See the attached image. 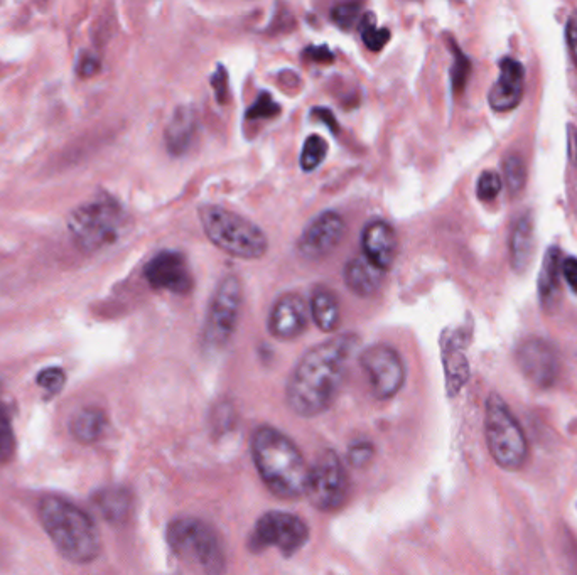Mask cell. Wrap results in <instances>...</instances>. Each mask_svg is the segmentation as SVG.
Here are the masks:
<instances>
[{
    "label": "cell",
    "mask_w": 577,
    "mask_h": 575,
    "mask_svg": "<svg viewBox=\"0 0 577 575\" xmlns=\"http://www.w3.org/2000/svg\"><path fill=\"white\" fill-rule=\"evenodd\" d=\"M355 334H338L302 356L287 382L286 400L299 417H316L335 404L355 350Z\"/></svg>",
    "instance_id": "6da1fadb"
},
{
    "label": "cell",
    "mask_w": 577,
    "mask_h": 575,
    "mask_svg": "<svg viewBox=\"0 0 577 575\" xmlns=\"http://www.w3.org/2000/svg\"><path fill=\"white\" fill-rule=\"evenodd\" d=\"M383 274L385 270L378 269L367 257L351 258L345 267V282L356 296L370 297L382 287Z\"/></svg>",
    "instance_id": "ffe728a7"
},
{
    "label": "cell",
    "mask_w": 577,
    "mask_h": 575,
    "mask_svg": "<svg viewBox=\"0 0 577 575\" xmlns=\"http://www.w3.org/2000/svg\"><path fill=\"white\" fill-rule=\"evenodd\" d=\"M373 457V446L367 441H358L350 447L348 451V461H350L351 466L355 468H363L367 466Z\"/></svg>",
    "instance_id": "e575fe53"
},
{
    "label": "cell",
    "mask_w": 577,
    "mask_h": 575,
    "mask_svg": "<svg viewBox=\"0 0 577 575\" xmlns=\"http://www.w3.org/2000/svg\"><path fill=\"white\" fill-rule=\"evenodd\" d=\"M97 70H98V63L97 61H95V58H93V56H85V58L81 60L80 68H78V71H80L81 76L95 75V73H97Z\"/></svg>",
    "instance_id": "f35d334b"
},
{
    "label": "cell",
    "mask_w": 577,
    "mask_h": 575,
    "mask_svg": "<svg viewBox=\"0 0 577 575\" xmlns=\"http://www.w3.org/2000/svg\"><path fill=\"white\" fill-rule=\"evenodd\" d=\"M107 429V415L100 409H83L71 420V432L83 444L97 442Z\"/></svg>",
    "instance_id": "603a6c76"
},
{
    "label": "cell",
    "mask_w": 577,
    "mask_h": 575,
    "mask_svg": "<svg viewBox=\"0 0 577 575\" xmlns=\"http://www.w3.org/2000/svg\"><path fill=\"white\" fill-rule=\"evenodd\" d=\"M358 17H360V6L355 4V2L340 4V6H336L335 9L331 11V19H333L336 26L343 29V31H348V29L355 26Z\"/></svg>",
    "instance_id": "4dcf8cb0"
},
{
    "label": "cell",
    "mask_w": 577,
    "mask_h": 575,
    "mask_svg": "<svg viewBox=\"0 0 577 575\" xmlns=\"http://www.w3.org/2000/svg\"><path fill=\"white\" fill-rule=\"evenodd\" d=\"M309 501L321 511L340 510L350 496V476L335 451H323L311 468Z\"/></svg>",
    "instance_id": "9c48e42d"
},
{
    "label": "cell",
    "mask_w": 577,
    "mask_h": 575,
    "mask_svg": "<svg viewBox=\"0 0 577 575\" xmlns=\"http://www.w3.org/2000/svg\"><path fill=\"white\" fill-rule=\"evenodd\" d=\"M562 275L566 279L567 284L571 287L572 291L577 294V258L576 257H566L562 258Z\"/></svg>",
    "instance_id": "8d00e7d4"
},
{
    "label": "cell",
    "mask_w": 577,
    "mask_h": 575,
    "mask_svg": "<svg viewBox=\"0 0 577 575\" xmlns=\"http://www.w3.org/2000/svg\"><path fill=\"white\" fill-rule=\"evenodd\" d=\"M281 107L277 105L272 97H270L269 93H260V97L257 98V102L249 108V112H247V119L250 120H259V119H272V117H276L277 113H279Z\"/></svg>",
    "instance_id": "d6a6232c"
},
{
    "label": "cell",
    "mask_w": 577,
    "mask_h": 575,
    "mask_svg": "<svg viewBox=\"0 0 577 575\" xmlns=\"http://www.w3.org/2000/svg\"><path fill=\"white\" fill-rule=\"evenodd\" d=\"M562 269V252L559 247H549L545 252L544 262L539 275V296L544 307H549L556 302L559 294V275Z\"/></svg>",
    "instance_id": "7402d4cb"
},
{
    "label": "cell",
    "mask_w": 577,
    "mask_h": 575,
    "mask_svg": "<svg viewBox=\"0 0 577 575\" xmlns=\"http://www.w3.org/2000/svg\"><path fill=\"white\" fill-rule=\"evenodd\" d=\"M362 248L365 257L378 269L389 270L394 265L399 240L392 225L387 221H370L362 233Z\"/></svg>",
    "instance_id": "e0dca14e"
},
{
    "label": "cell",
    "mask_w": 577,
    "mask_h": 575,
    "mask_svg": "<svg viewBox=\"0 0 577 575\" xmlns=\"http://www.w3.org/2000/svg\"><path fill=\"white\" fill-rule=\"evenodd\" d=\"M124 223V210L119 203L102 196L76 208L68 218V230L78 247L87 252H97L120 237Z\"/></svg>",
    "instance_id": "52a82bcc"
},
{
    "label": "cell",
    "mask_w": 577,
    "mask_h": 575,
    "mask_svg": "<svg viewBox=\"0 0 577 575\" xmlns=\"http://www.w3.org/2000/svg\"><path fill=\"white\" fill-rule=\"evenodd\" d=\"M308 54H311V58L316 61H328L333 60V54L329 51L326 46H321V48H311L308 49Z\"/></svg>",
    "instance_id": "b9f144b4"
},
{
    "label": "cell",
    "mask_w": 577,
    "mask_h": 575,
    "mask_svg": "<svg viewBox=\"0 0 577 575\" xmlns=\"http://www.w3.org/2000/svg\"><path fill=\"white\" fill-rule=\"evenodd\" d=\"M362 39L365 46H367L373 53H378L385 48V44L390 41V31L385 27H377L373 22H365L362 29Z\"/></svg>",
    "instance_id": "f1b7e54d"
},
{
    "label": "cell",
    "mask_w": 577,
    "mask_h": 575,
    "mask_svg": "<svg viewBox=\"0 0 577 575\" xmlns=\"http://www.w3.org/2000/svg\"><path fill=\"white\" fill-rule=\"evenodd\" d=\"M66 382L65 371L61 368H48L38 375L39 387L44 388L49 395L60 392Z\"/></svg>",
    "instance_id": "836d02e7"
},
{
    "label": "cell",
    "mask_w": 577,
    "mask_h": 575,
    "mask_svg": "<svg viewBox=\"0 0 577 575\" xmlns=\"http://www.w3.org/2000/svg\"><path fill=\"white\" fill-rule=\"evenodd\" d=\"M313 115H318V117H321V119L326 122V125H328L329 129L333 130V132H336L335 115H333V112H329L328 108H314Z\"/></svg>",
    "instance_id": "60d3db41"
},
{
    "label": "cell",
    "mask_w": 577,
    "mask_h": 575,
    "mask_svg": "<svg viewBox=\"0 0 577 575\" xmlns=\"http://www.w3.org/2000/svg\"><path fill=\"white\" fill-rule=\"evenodd\" d=\"M503 174H505V183L508 191L512 196L522 193L527 183V167L525 161L517 152H508L503 159Z\"/></svg>",
    "instance_id": "484cf974"
},
{
    "label": "cell",
    "mask_w": 577,
    "mask_h": 575,
    "mask_svg": "<svg viewBox=\"0 0 577 575\" xmlns=\"http://www.w3.org/2000/svg\"><path fill=\"white\" fill-rule=\"evenodd\" d=\"M463 344L451 343L449 344L448 353H446V373H448V387L451 393L458 392L459 388L463 387L468 375H470V368H468V361L466 356L459 351Z\"/></svg>",
    "instance_id": "d4e9b609"
},
{
    "label": "cell",
    "mask_w": 577,
    "mask_h": 575,
    "mask_svg": "<svg viewBox=\"0 0 577 575\" xmlns=\"http://www.w3.org/2000/svg\"><path fill=\"white\" fill-rule=\"evenodd\" d=\"M147 282L157 291L188 294L193 289V275L183 253L164 250L149 260L144 269Z\"/></svg>",
    "instance_id": "5bb4252c"
},
{
    "label": "cell",
    "mask_w": 577,
    "mask_h": 575,
    "mask_svg": "<svg viewBox=\"0 0 577 575\" xmlns=\"http://www.w3.org/2000/svg\"><path fill=\"white\" fill-rule=\"evenodd\" d=\"M534 230L532 213H524L513 225L510 235V265L517 274L525 272L534 257Z\"/></svg>",
    "instance_id": "ac0fdd59"
},
{
    "label": "cell",
    "mask_w": 577,
    "mask_h": 575,
    "mask_svg": "<svg viewBox=\"0 0 577 575\" xmlns=\"http://www.w3.org/2000/svg\"><path fill=\"white\" fill-rule=\"evenodd\" d=\"M328 156V142L321 135H309L301 152L302 171L311 172L318 169Z\"/></svg>",
    "instance_id": "4316f807"
},
{
    "label": "cell",
    "mask_w": 577,
    "mask_h": 575,
    "mask_svg": "<svg viewBox=\"0 0 577 575\" xmlns=\"http://www.w3.org/2000/svg\"><path fill=\"white\" fill-rule=\"evenodd\" d=\"M211 81H213V86H215L218 102L225 103L228 97V76L223 66H218V71H216V75L211 78Z\"/></svg>",
    "instance_id": "74e56055"
},
{
    "label": "cell",
    "mask_w": 577,
    "mask_h": 575,
    "mask_svg": "<svg viewBox=\"0 0 577 575\" xmlns=\"http://www.w3.org/2000/svg\"><path fill=\"white\" fill-rule=\"evenodd\" d=\"M95 505L105 520L120 523L129 515L130 495L122 488H107L95 495Z\"/></svg>",
    "instance_id": "cb8c5ba5"
},
{
    "label": "cell",
    "mask_w": 577,
    "mask_h": 575,
    "mask_svg": "<svg viewBox=\"0 0 577 575\" xmlns=\"http://www.w3.org/2000/svg\"><path fill=\"white\" fill-rule=\"evenodd\" d=\"M311 316L324 333H333L341 323L340 299L335 292L319 285L311 297Z\"/></svg>",
    "instance_id": "44dd1931"
},
{
    "label": "cell",
    "mask_w": 577,
    "mask_h": 575,
    "mask_svg": "<svg viewBox=\"0 0 577 575\" xmlns=\"http://www.w3.org/2000/svg\"><path fill=\"white\" fill-rule=\"evenodd\" d=\"M454 58L453 71H451V78H453V88L454 93L463 92L464 86H466V81L470 78L471 73V63L463 53L461 49L454 48Z\"/></svg>",
    "instance_id": "1f68e13d"
},
{
    "label": "cell",
    "mask_w": 577,
    "mask_h": 575,
    "mask_svg": "<svg viewBox=\"0 0 577 575\" xmlns=\"http://www.w3.org/2000/svg\"><path fill=\"white\" fill-rule=\"evenodd\" d=\"M200 221L210 242L228 255L243 260H257L267 253V235L259 226L235 211L223 206H201Z\"/></svg>",
    "instance_id": "277c9868"
},
{
    "label": "cell",
    "mask_w": 577,
    "mask_h": 575,
    "mask_svg": "<svg viewBox=\"0 0 577 575\" xmlns=\"http://www.w3.org/2000/svg\"><path fill=\"white\" fill-rule=\"evenodd\" d=\"M252 456L260 478L272 495L282 500L306 496L311 466L292 439L281 430L264 425L252 441Z\"/></svg>",
    "instance_id": "7a4b0ae2"
},
{
    "label": "cell",
    "mask_w": 577,
    "mask_h": 575,
    "mask_svg": "<svg viewBox=\"0 0 577 575\" xmlns=\"http://www.w3.org/2000/svg\"><path fill=\"white\" fill-rule=\"evenodd\" d=\"M365 375L375 397L389 400L405 383V365L399 353L389 344H375L360 355Z\"/></svg>",
    "instance_id": "8fae6325"
},
{
    "label": "cell",
    "mask_w": 577,
    "mask_h": 575,
    "mask_svg": "<svg viewBox=\"0 0 577 575\" xmlns=\"http://www.w3.org/2000/svg\"><path fill=\"white\" fill-rule=\"evenodd\" d=\"M41 525L63 559L90 564L102 552V538L87 511L61 496H46L39 505Z\"/></svg>",
    "instance_id": "3957f363"
},
{
    "label": "cell",
    "mask_w": 577,
    "mask_h": 575,
    "mask_svg": "<svg viewBox=\"0 0 577 575\" xmlns=\"http://www.w3.org/2000/svg\"><path fill=\"white\" fill-rule=\"evenodd\" d=\"M566 38L572 60L577 66V11L572 12L566 24Z\"/></svg>",
    "instance_id": "d590c367"
},
{
    "label": "cell",
    "mask_w": 577,
    "mask_h": 575,
    "mask_svg": "<svg viewBox=\"0 0 577 575\" xmlns=\"http://www.w3.org/2000/svg\"><path fill=\"white\" fill-rule=\"evenodd\" d=\"M308 540L309 527L299 516L284 511H270L257 523L250 540V549L276 547L284 557H291L297 550L302 549Z\"/></svg>",
    "instance_id": "30bf717a"
},
{
    "label": "cell",
    "mask_w": 577,
    "mask_h": 575,
    "mask_svg": "<svg viewBox=\"0 0 577 575\" xmlns=\"http://www.w3.org/2000/svg\"><path fill=\"white\" fill-rule=\"evenodd\" d=\"M567 134H569V157L571 161L576 164L577 162V129L574 125L569 124L567 127Z\"/></svg>",
    "instance_id": "ab89813d"
},
{
    "label": "cell",
    "mask_w": 577,
    "mask_h": 575,
    "mask_svg": "<svg viewBox=\"0 0 577 575\" xmlns=\"http://www.w3.org/2000/svg\"><path fill=\"white\" fill-rule=\"evenodd\" d=\"M16 451V437L12 430L11 417L0 405V464L11 463Z\"/></svg>",
    "instance_id": "83f0119b"
},
{
    "label": "cell",
    "mask_w": 577,
    "mask_h": 575,
    "mask_svg": "<svg viewBox=\"0 0 577 575\" xmlns=\"http://www.w3.org/2000/svg\"><path fill=\"white\" fill-rule=\"evenodd\" d=\"M242 297V282L237 275H227L216 287L203 331L205 344L211 350L225 348L232 339L242 309Z\"/></svg>",
    "instance_id": "ba28073f"
},
{
    "label": "cell",
    "mask_w": 577,
    "mask_h": 575,
    "mask_svg": "<svg viewBox=\"0 0 577 575\" xmlns=\"http://www.w3.org/2000/svg\"><path fill=\"white\" fill-rule=\"evenodd\" d=\"M525 68L512 58L500 61V76L490 90V105L497 112H508L517 108L524 98Z\"/></svg>",
    "instance_id": "2e32d148"
},
{
    "label": "cell",
    "mask_w": 577,
    "mask_h": 575,
    "mask_svg": "<svg viewBox=\"0 0 577 575\" xmlns=\"http://www.w3.org/2000/svg\"><path fill=\"white\" fill-rule=\"evenodd\" d=\"M168 543L173 554L191 569L206 574L225 570L220 540L210 525L196 518H181L168 528Z\"/></svg>",
    "instance_id": "8992f818"
},
{
    "label": "cell",
    "mask_w": 577,
    "mask_h": 575,
    "mask_svg": "<svg viewBox=\"0 0 577 575\" xmlns=\"http://www.w3.org/2000/svg\"><path fill=\"white\" fill-rule=\"evenodd\" d=\"M309 312L311 307L304 297L294 292L282 294L270 312V334L281 341L301 336L308 328Z\"/></svg>",
    "instance_id": "9a60e30c"
},
{
    "label": "cell",
    "mask_w": 577,
    "mask_h": 575,
    "mask_svg": "<svg viewBox=\"0 0 577 575\" xmlns=\"http://www.w3.org/2000/svg\"><path fill=\"white\" fill-rule=\"evenodd\" d=\"M502 191V178L495 171H485L476 184V194L481 201H493Z\"/></svg>",
    "instance_id": "f546056e"
},
{
    "label": "cell",
    "mask_w": 577,
    "mask_h": 575,
    "mask_svg": "<svg viewBox=\"0 0 577 575\" xmlns=\"http://www.w3.org/2000/svg\"><path fill=\"white\" fill-rule=\"evenodd\" d=\"M196 130H198V120L193 108L181 107L174 112L166 127V147L173 156H183L189 151V147L195 140Z\"/></svg>",
    "instance_id": "d6986e66"
},
{
    "label": "cell",
    "mask_w": 577,
    "mask_h": 575,
    "mask_svg": "<svg viewBox=\"0 0 577 575\" xmlns=\"http://www.w3.org/2000/svg\"><path fill=\"white\" fill-rule=\"evenodd\" d=\"M345 232L343 216L336 211H324L302 233L297 242V253L308 262H319L335 252Z\"/></svg>",
    "instance_id": "4fadbf2b"
},
{
    "label": "cell",
    "mask_w": 577,
    "mask_h": 575,
    "mask_svg": "<svg viewBox=\"0 0 577 575\" xmlns=\"http://www.w3.org/2000/svg\"><path fill=\"white\" fill-rule=\"evenodd\" d=\"M485 436L495 463L507 471L524 468L529 444L524 429L500 395L491 393L486 400Z\"/></svg>",
    "instance_id": "5b68a950"
},
{
    "label": "cell",
    "mask_w": 577,
    "mask_h": 575,
    "mask_svg": "<svg viewBox=\"0 0 577 575\" xmlns=\"http://www.w3.org/2000/svg\"><path fill=\"white\" fill-rule=\"evenodd\" d=\"M517 365L535 387L549 388L561 373V358L556 346L544 338H527L518 344Z\"/></svg>",
    "instance_id": "7c38bea8"
}]
</instances>
